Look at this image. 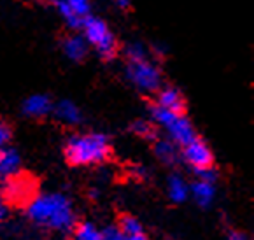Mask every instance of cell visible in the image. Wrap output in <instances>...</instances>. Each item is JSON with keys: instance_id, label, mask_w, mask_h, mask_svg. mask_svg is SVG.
I'll return each mask as SVG.
<instances>
[{"instance_id": "cell-1", "label": "cell", "mask_w": 254, "mask_h": 240, "mask_svg": "<svg viewBox=\"0 0 254 240\" xmlns=\"http://www.w3.org/2000/svg\"><path fill=\"white\" fill-rule=\"evenodd\" d=\"M26 214L35 225L56 230V232H68L75 226V214L70 200L60 193L39 195L26 205Z\"/></svg>"}, {"instance_id": "cell-2", "label": "cell", "mask_w": 254, "mask_h": 240, "mask_svg": "<svg viewBox=\"0 0 254 240\" xmlns=\"http://www.w3.org/2000/svg\"><path fill=\"white\" fill-rule=\"evenodd\" d=\"M112 147L104 133H79L65 144V160L74 167L104 163L111 158Z\"/></svg>"}, {"instance_id": "cell-3", "label": "cell", "mask_w": 254, "mask_h": 240, "mask_svg": "<svg viewBox=\"0 0 254 240\" xmlns=\"http://www.w3.org/2000/svg\"><path fill=\"white\" fill-rule=\"evenodd\" d=\"M81 30L84 32V39L90 42L95 49H97L98 57L104 61H112L120 53V44H118L116 37L107 26L104 19L97 18V16H84L81 21Z\"/></svg>"}, {"instance_id": "cell-4", "label": "cell", "mask_w": 254, "mask_h": 240, "mask_svg": "<svg viewBox=\"0 0 254 240\" xmlns=\"http://www.w3.org/2000/svg\"><path fill=\"white\" fill-rule=\"evenodd\" d=\"M4 184H2V191L0 195L4 196L7 205H28L32 200L37 196V179L30 174L25 172H16L12 176L5 177Z\"/></svg>"}, {"instance_id": "cell-5", "label": "cell", "mask_w": 254, "mask_h": 240, "mask_svg": "<svg viewBox=\"0 0 254 240\" xmlns=\"http://www.w3.org/2000/svg\"><path fill=\"white\" fill-rule=\"evenodd\" d=\"M127 75L130 83L146 93H154L161 88V72L147 58L128 60Z\"/></svg>"}, {"instance_id": "cell-6", "label": "cell", "mask_w": 254, "mask_h": 240, "mask_svg": "<svg viewBox=\"0 0 254 240\" xmlns=\"http://www.w3.org/2000/svg\"><path fill=\"white\" fill-rule=\"evenodd\" d=\"M58 12L62 14V18L67 21V25L74 30L81 28V21L84 16L90 14L91 7L88 0H49Z\"/></svg>"}, {"instance_id": "cell-7", "label": "cell", "mask_w": 254, "mask_h": 240, "mask_svg": "<svg viewBox=\"0 0 254 240\" xmlns=\"http://www.w3.org/2000/svg\"><path fill=\"white\" fill-rule=\"evenodd\" d=\"M183 158L188 165H191V169L193 170L214 167L212 151H210V147L200 139H194L193 142H190L188 146H184Z\"/></svg>"}, {"instance_id": "cell-8", "label": "cell", "mask_w": 254, "mask_h": 240, "mask_svg": "<svg viewBox=\"0 0 254 240\" xmlns=\"http://www.w3.org/2000/svg\"><path fill=\"white\" fill-rule=\"evenodd\" d=\"M165 128H167L172 142L179 144V146H183V147L196 139V131H194L193 124L190 123V120L184 118V114L183 116H176V120Z\"/></svg>"}, {"instance_id": "cell-9", "label": "cell", "mask_w": 254, "mask_h": 240, "mask_svg": "<svg viewBox=\"0 0 254 240\" xmlns=\"http://www.w3.org/2000/svg\"><path fill=\"white\" fill-rule=\"evenodd\" d=\"M156 104L161 105L163 109H168L174 114H184L186 113V100H184L183 93H181L177 88L167 86L158 90V97H156Z\"/></svg>"}, {"instance_id": "cell-10", "label": "cell", "mask_w": 254, "mask_h": 240, "mask_svg": "<svg viewBox=\"0 0 254 240\" xmlns=\"http://www.w3.org/2000/svg\"><path fill=\"white\" fill-rule=\"evenodd\" d=\"M23 113L28 118H34V120L46 118L49 113H53L51 98L46 97V95H32L23 102Z\"/></svg>"}, {"instance_id": "cell-11", "label": "cell", "mask_w": 254, "mask_h": 240, "mask_svg": "<svg viewBox=\"0 0 254 240\" xmlns=\"http://www.w3.org/2000/svg\"><path fill=\"white\" fill-rule=\"evenodd\" d=\"M62 49L67 58H70L75 63H81L88 57V42L79 35H65L62 39Z\"/></svg>"}, {"instance_id": "cell-12", "label": "cell", "mask_w": 254, "mask_h": 240, "mask_svg": "<svg viewBox=\"0 0 254 240\" xmlns=\"http://www.w3.org/2000/svg\"><path fill=\"white\" fill-rule=\"evenodd\" d=\"M53 113H55L56 120L65 124H79L82 121L81 111L70 100H60L56 105H53Z\"/></svg>"}, {"instance_id": "cell-13", "label": "cell", "mask_w": 254, "mask_h": 240, "mask_svg": "<svg viewBox=\"0 0 254 240\" xmlns=\"http://www.w3.org/2000/svg\"><path fill=\"white\" fill-rule=\"evenodd\" d=\"M19 165H21V158L14 147H0V179L16 174L19 170Z\"/></svg>"}, {"instance_id": "cell-14", "label": "cell", "mask_w": 254, "mask_h": 240, "mask_svg": "<svg viewBox=\"0 0 254 240\" xmlns=\"http://www.w3.org/2000/svg\"><path fill=\"white\" fill-rule=\"evenodd\" d=\"M191 195L196 200L200 207H209L214 202V196H216V188H214V182L209 180L198 179L196 182L191 186Z\"/></svg>"}, {"instance_id": "cell-15", "label": "cell", "mask_w": 254, "mask_h": 240, "mask_svg": "<svg viewBox=\"0 0 254 240\" xmlns=\"http://www.w3.org/2000/svg\"><path fill=\"white\" fill-rule=\"evenodd\" d=\"M154 154H156V158L160 160L161 163H165V165H174V163L177 162V149H176V144L172 142V140H156V144H154Z\"/></svg>"}, {"instance_id": "cell-16", "label": "cell", "mask_w": 254, "mask_h": 240, "mask_svg": "<svg viewBox=\"0 0 254 240\" xmlns=\"http://www.w3.org/2000/svg\"><path fill=\"white\" fill-rule=\"evenodd\" d=\"M190 188L181 176H170L168 179V196L174 203H183L188 200Z\"/></svg>"}, {"instance_id": "cell-17", "label": "cell", "mask_w": 254, "mask_h": 240, "mask_svg": "<svg viewBox=\"0 0 254 240\" xmlns=\"http://www.w3.org/2000/svg\"><path fill=\"white\" fill-rule=\"evenodd\" d=\"M100 230L90 221L79 223L75 226V240H100Z\"/></svg>"}, {"instance_id": "cell-18", "label": "cell", "mask_w": 254, "mask_h": 240, "mask_svg": "<svg viewBox=\"0 0 254 240\" xmlns=\"http://www.w3.org/2000/svg\"><path fill=\"white\" fill-rule=\"evenodd\" d=\"M149 111H151V116H153V120L156 121L158 124H161V126H168V124L176 120V116H179V114L170 113L168 109H163V107H161V105H158V104H151ZM181 116H183V114H181Z\"/></svg>"}, {"instance_id": "cell-19", "label": "cell", "mask_w": 254, "mask_h": 240, "mask_svg": "<svg viewBox=\"0 0 254 240\" xmlns=\"http://www.w3.org/2000/svg\"><path fill=\"white\" fill-rule=\"evenodd\" d=\"M118 228L121 230V233H123V235H133V233L142 232V225L138 223V219L133 218V216H128V214L121 216Z\"/></svg>"}, {"instance_id": "cell-20", "label": "cell", "mask_w": 254, "mask_h": 240, "mask_svg": "<svg viewBox=\"0 0 254 240\" xmlns=\"http://www.w3.org/2000/svg\"><path fill=\"white\" fill-rule=\"evenodd\" d=\"M131 131L133 133H137L138 137H144V139H156V130H154V126L151 123H147V121H135L133 124H131Z\"/></svg>"}, {"instance_id": "cell-21", "label": "cell", "mask_w": 254, "mask_h": 240, "mask_svg": "<svg viewBox=\"0 0 254 240\" xmlns=\"http://www.w3.org/2000/svg\"><path fill=\"white\" fill-rule=\"evenodd\" d=\"M125 55H127V60H138V58H147V51L140 42H133V44L127 46L125 49Z\"/></svg>"}, {"instance_id": "cell-22", "label": "cell", "mask_w": 254, "mask_h": 240, "mask_svg": "<svg viewBox=\"0 0 254 240\" xmlns=\"http://www.w3.org/2000/svg\"><path fill=\"white\" fill-rule=\"evenodd\" d=\"M100 240H123V233L116 225H111L107 228L100 230Z\"/></svg>"}, {"instance_id": "cell-23", "label": "cell", "mask_w": 254, "mask_h": 240, "mask_svg": "<svg viewBox=\"0 0 254 240\" xmlns=\"http://www.w3.org/2000/svg\"><path fill=\"white\" fill-rule=\"evenodd\" d=\"M11 137H12V130L9 126V123H5L4 120H0V147L7 146L11 142Z\"/></svg>"}, {"instance_id": "cell-24", "label": "cell", "mask_w": 254, "mask_h": 240, "mask_svg": "<svg viewBox=\"0 0 254 240\" xmlns=\"http://www.w3.org/2000/svg\"><path fill=\"white\" fill-rule=\"evenodd\" d=\"M193 172L198 179L209 180V182H214L216 177H217V172L214 170V167H209V169H198V170H193Z\"/></svg>"}, {"instance_id": "cell-25", "label": "cell", "mask_w": 254, "mask_h": 240, "mask_svg": "<svg viewBox=\"0 0 254 240\" xmlns=\"http://www.w3.org/2000/svg\"><path fill=\"white\" fill-rule=\"evenodd\" d=\"M7 214H9V205L4 200V196L0 195V221H4L7 218Z\"/></svg>"}, {"instance_id": "cell-26", "label": "cell", "mask_w": 254, "mask_h": 240, "mask_svg": "<svg viewBox=\"0 0 254 240\" xmlns=\"http://www.w3.org/2000/svg\"><path fill=\"white\" fill-rule=\"evenodd\" d=\"M228 240H249L246 233L237 232V230H230L228 232Z\"/></svg>"}, {"instance_id": "cell-27", "label": "cell", "mask_w": 254, "mask_h": 240, "mask_svg": "<svg viewBox=\"0 0 254 240\" xmlns=\"http://www.w3.org/2000/svg\"><path fill=\"white\" fill-rule=\"evenodd\" d=\"M116 4L121 11H130L131 9V0H116Z\"/></svg>"}, {"instance_id": "cell-28", "label": "cell", "mask_w": 254, "mask_h": 240, "mask_svg": "<svg viewBox=\"0 0 254 240\" xmlns=\"http://www.w3.org/2000/svg\"><path fill=\"white\" fill-rule=\"evenodd\" d=\"M123 240H147V237L140 233H133V235H123Z\"/></svg>"}]
</instances>
